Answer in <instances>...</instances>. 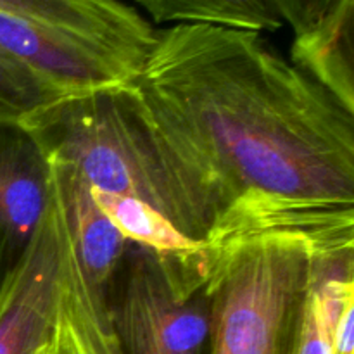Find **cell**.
Listing matches in <instances>:
<instances>
[{
  "instance_id": "obj_15",
  "label": "cell",
  "mask_w": 354,
  "mask_h": 354,
  "mask_svg": "<svg viewBox=\"0 0 354 354\" xmlns=\"http://www.w3.org/2000/svg\"><path fill=\"white\" fill-rule=\"evenodd\" d=\"M283 24H289L294 37L308 33L320 24L342 0H272Z\"/></svg>"
},
{
  "instance_id": "obj_1",
  "label": "cell",
  "mask_w": 354,
  "mask_h": 354,
  "mask_svg": "<svg viewBox=\"0 0 354 354\" xmlns=\"http://www.w3.org/2000/svg\"><path fill=\"white\" fill-rule=\"evenodd\" d=\"M131 106L214 216L211 272L268 241L354 252V111L258 31L175 24L127 83Z\"/></svg>"
},
{
  "instance_id": "obj_3",
  "label": "cell",
  "mask_w": 354,
  "mask_h": 354,
  "mask_svg": "<svg viewBox=\"0 0 354 354\" xmlns=\"http://www.w3.org/2000/svg\"><path fill=\"white\" fill-rule=\"evenodd\" d=\"M313 256L299 242L245 245L214 265L209 354H296Z\"/></svg>"
},
{
  "instance_id": "obj_8",
  "label": "cell",
  "mask_w": 354,
  "mask_h": 354,
  "mask_svg": "<svg viewBox=\"0 0 354 354\" xmlns=\"http://www.w3.org/2000/svg\"><path fill=\"white\" fill-rule=\"evenodd\" d=\"M48 165L19 124H0V282L33 239L48 206Z\"/></svg>"
},
{
  "instance_id": "obj_2",
  "label": "cell",
  "mask_w": 354,
  "mask_h": 354,
  "mask_svg": "<svg viewBox=\"0 0 354 354\" xmlns=\"http://www.w3.org/2000/svg\"><path fill=\"white\" fill-rule=\"evenodd\" d=\"M19 127L47 161L75 169L90 189L144 201L189 237L209 239V204L138 116L127 83L50 100Z\"/></svg>"
},
{
  "instance_id": "obj_9",
  "label": "cell",
  "mask_w": 354,
  "mask_h": 354,
  "mask_svg": "<svg viewBox=\"0 0 354 354\" xmlns=\"http://www.w3.org/2000/svg\"><path fill=\"white\" fill-rule=\"evenodd\" d=\"M48 182L61 232L57 311L50 354H123L111 327L106 299L93 289L76 258L50 173Z\"/></svg>"
},
{
  "instance_id": "obj_12",
  "label": "cell",
  "mask_w": 354,
  "mask_h": 354,
  "mask_svg": "<svg viewBox=\"0 0 354 354\" xmlns=\"http://www.w3.org/2000/svg\"><path fill=\"white\" fill-rule=\"evenodd\" d=\"M354 303V252L332 259H313L296 354H332L335 327Z\"/></svg>"
},
{
  "instance_id": "obj_14",
  "label": "cell",
  "mask_w": 354,
  "mask_h": 354,
  "mask_svg": "<svg viewBox=\"0 0 354 354\" xmlns=\"http://www.w3.org/2000/svg\"><path fill=\"white\" fill-rule=\"evenodd\" d=\"M55 100L28 71L0 57V124H21L44 104Z\"/></svg>"
},
{
  "instance_id": "obj_13",
  "label": "cell",
  "mask_w": 354,
  "mask_h": 354,
  "mask_svg": "<svg viewBox=\"0 0 354 354\" xmlns=\"http://www.w3.org/2000/svg\"><path fill=\"white\" fill-rule=\"evenodd\" d=\"M154 23L209 24L232 30L277 31L283 26L272 0H137Z\"/></svg>"
},
{
  "instance_id": "obj_10",
  "label": "cell",
  "mask_w": 354,
  "mask_h": 354,
  "mask_svg": "<svg viewBox=\"0 0 354 354\" xmlns=\"http://www.w3.org/2000/svg\"><path fill=\"white\" fill-rule=\"evenodd\" d=\"M47 165L80 266L93 289L106 299L107 287L130 242L97 204L88 183L75 169L52 161Z\"/></svg>"
},
{
  "instance_id": "obj_4",
  "label": "cell",
  "mask_w": 354,
  "mask_h": 354,
  "mask_svg": "<svg viewBox=\"0 0 354 354\" xmlns=\"http://www.w3.org/2000/svg\"><path fill=\"white\" fill-rule=\"evenodd\" d=\"M106 308L123 354H209L207 290L180 296L158 256L142 245L128 244Z\"/></svg>"
},
{
  "instance_id": "obj_11",
  "label": "cell",
  "mask_w": 354,
  "mask_h": 354,
  "mask_svg": "<svg viewBox=\"0 0 354 354\" xmlns=\"http://www.w3.org/2000/svg\"><path fill=\"white\" fill-rule=\"evenodd\" d=\"M354 0H342L320 24L294 37L290 62L354 111Z\"/></svg>"
},
{
  "instance_id": "obj_7",
  "label": "cell",
  "mask_w": 354,
  "mask_h": 354,
  "mask_svg": "<svg viewBox=\"0 0 354 354\" xmlns=\"http://www.w3.org/2000/svg\"><path fill=\"white\" fill-rule=\"evenodd\" d=\"M0 12L44 24L140 71L158 30L121 0H0Z\"/></svg>"
},
{
  "instance_id": "obj_6",
  "label": "cell",
  "mask_w": 354,
  "mask_h": 354,
  "mask_svg": "<svg viewBox=\"0 0 354 354\" xmlns=\"http://www.w3.org/2000/svg\"><path fill=\"white\" fill-rule=\"evenodd\" d=\"M0 57L30 73L55 99L124 85L137 75L107 52L6 12H0Z\"/></svg>"
},
{
  "instance_id": "obj_5",
  "label": "cell",
  "mask_w": 354,
  "mask_h": 354,
  "mask_svg": "<svg viewBox=\"0 0 354 354\" xmlns=\"http://www.w3.org/2000/svg\"><path fill=\"white\" fill-rule=\"evenodd\" d=\"M59 266L61 232L50 192L33 239L0 282V354L52 353Z\"/></svg>"
}]
</instances>
